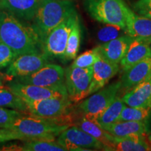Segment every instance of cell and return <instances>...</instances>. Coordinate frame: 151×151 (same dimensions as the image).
Masks as SVG:
<instances>
[{
  "mask_svg": "<svg viewBox=\"0 0 151 151\" xmlns=\"http://www.w3.org/2000/svg\"><path fill=\"white\" fill-rule=\"evenodd\" d=\"M28 113L32 116L49 119L60 124L73 125L76 118L70 112L72 102L69 96L52 97L35 101H25Z\"/></svg>",
  "mask_w": 151,
  "mask_h": 151,
  "instance_id": "cell-4",
  "label": "cell"
},
{
  "mask_svg": "<svg viewBox=\"0 0 151 151\" xmlns=\"http://www.w3.org/2000/svg\"><path fill=\"white\" fill-rule=\"evenodd\" d=\"M41 2V0H0V9L18 18L32 21Z\"/></svg>",
  "mask_w": 151,
  "mask_h": 151,
  "instance_id": "cell-16",
  "label": "cell"
},
{
  "mask_svg": "<svg viewBox=\"0 0 151 151\" xmlns=\"http://www.w3.org/2000/svg\"><path fill=\"white\" fill-rule=\"evenodd\" d=\"M0 86H3V76L0 73Z\"/></svg>",
  "mask_w": 151,
  "mask_h": 151,
  "instance_id": "cell-34",
  "label": "cell"
},
{
  "mask_svg": "<svg viewBox=\"0 0 151 151\" xmlns=\"http://www.w3.org/2000/svg\"><path fill=\"white\" fill-rule=\"evenodd\" d=\"M121 83L118 82L98 90L88 98L83 99L77 106V111L92 122H97L101 113L114 101L120 91Z\"/></svg>",
  "mask_w": 151,
  "mask_h": 151,
  "instance_id": "cell-6",
  "label": "cell"
},
{
  "mask_svg": "<svg viewBox=\"0 0 151 151\" xmlns=\"http://www.w3.org/2000/svg\"><path fill=\"white\" fill-rule=\"evenodd\" d=\"M150 48H151V43H150Z\"/></svg>",
  "mask_w": 151,
  "mask_h": 151,
  "instance_id": "cell-37",
  "label": "cell"
},
{
  "mask_svg": "<svg viewBox=\"0 0 151 151\" xmlns=\"http://www.w3.org/2000/svg\"><path fill=\"white\" fill-rule=\"evenodd\" d=\"M16 58L12 49L0 40V69L9 67Z\"/></svg>",
  "mask_w": 151,
  "mask_h": 151,
  "instance_id": "cell-31",
  "label": "cell"
},
{
  "mask_svg": "<svg viewBox=\"0 0 151 151\" xmlns=\"http://www.w3.org/2000/svg\"><path fill=\"white\" fill-rule=\"evenodd\" d=\"M122 98L117 96L114 101L97 119V123L106 131L112 125L118 121L122 109L125 106Z\"/></svg>",
  "mask_w": 151,
  "mask_h": 151,
  "instance_id": "cell-23",
  "label": "cell"
},
{
  "mask_svg": "<svg viewBox=\"0 0 151 151\" xmlns=\"http://www.w3.org/2000/svg\"><path fill=\"white\" fill-rule=\"evenodd\" d=\"M122 98L128 106L151 108V75L124 93Z\"/></svg>",
  "mask_w": 151,
  "mask_h": 151,
  "instance_id": "cell-19",
  "label": "cell"
},
{
  "mask_svg": "<svg viewBox=\"0 0 151 151\" xmlns=\"http://www.w3.org/2000/svg\"><path fill=\"white\" fill-rule=\"evenodd\" d=\"M113 137L118 138L130 136L148 135V126L147 122L143 121H118L106 129Z\"/></svg>",
  "mask_w": 151,
  "mask_h": 151,
  "instance_id": "cell-21",
  "label": "cell"
},
{
  "mask_svg": "<svg viewBox=\"0 0 151 151\" xmlns=\"http://www.w3.org/2000/svg\"><path fill=\"white\" fill-rule=\"evenodd\" d=\"M92 69L93 75L90 87V94L104 88L109 80L117 74L120 68L119 64L109 62L99 55L92 66Z\"/></svg>",
  "mask_w": 151,
  "mask_h": 151,
  "instance_id": "cell-13",
  "label": "cell"
},
{
  "mask_svg": "<svg viewBox=\"0 0 151 151\" xmlns=\"http://www.w3.org/2000/svg\"><path fill=\"white\" fill-rule=\"evenodd\" d=\"M0 40L12 49L17 57L43 52L42 43L33 27L23 24L17 17L1 9Z\"/></svg>",
  "mask_w": 151,
  "mask_h": 151,
  "instance_id": "cell-1",
  "label": "cell"
},
{
  "mask_svg": "<svg viewBox=\"0 0 151 151\" xmlns=\"http://www.w3.org/2000/svg\"><path fill=\"white\" fill-rule=\"evenodd\" d=\"M99 55V50L97 46L77 56L73 60V63L71 65L73 67L80 68L91 67L98 60Z\"/></svg>",
  "mask_w": 151,
  "mask_h": 151,
  "instance_id": "cell-29",
  "label": "cell"
},
{
  "mask_svg": "<svg viewBox=\"0 0 151 151\" xmlns=\"http://www.w3.org/2000/svg\"><path fill=\"white\" fill-rule=\"evenodd\" d=\"M7 88L24 101H35L52 97L68 96L67 93L60 90L21 83L15 81H10L7 85Z\"/></svg>",
  "mask_w": 151,
  "mask_h": 151,
  "instance_id": "cell-12",
  "label": "cell"
},
{
  "mask_svg": "<svg viewBox=\"0 0 151 151\" xmlns=\"http://www.w3.org/2000/svg\"><path fill=\"white\" fill-rule=\"evenodd\" d=\"M150 43L151 39H132L127 52L120 62L122 72H125L138 62L151 55Z\"/></svg>",
  "mask_w": 151,
  "mask_h": 151,
  "instance_id": "cell-14",
  "label": "cell"
},
{
  "mask_svg": "<svg viewBox=\"0 0 151 151\" xmlns=\"http://www.w3.org/2000/svg\"><path fill=\"white\" fill-rule=\"evenodd\" d=\"M48 63H50V60L43 52L21 55L7 67L6 74L14 78L25 76L38 71Z\"/></svg>",
  "mask_w": 151,
  "mask_h": 151,
  "instance_id": "cell-11",
  "label": "cell"
},
{
  "mask_svg": "<svg viewBox=\"0 0 151 151\" xmlns=\"http://www.w3.org/2000/svg\"><path fill=\"white\" fill-rule=\"evenodd\" d=\"M0 106L27 113L28 109L25 101L13 92L8 88L0 86Z\"/></svg>",
  "mask_w": 151,
  "mask_h": 151,
  "instance_id": "cell-24",
  "label": "cell"
},
{
  "mask_svg": "<svg viewBox=\"0 0 151 151\" xmlns=\"http://www.w3.org/2000/svg\"><path fill=\"white\" fill-rule=\"evenodd\" d=\"M93 69L70 65L65 69V84L68 96L72 103H78L90 95Z\"/></svg>",
  "mask_w": 151,
  "mask_h": 151,
  "instance_id": "cell-9",
  "label": "cell"
},
{
  "mask_svg": "<svg viewBox=\"0 0 151 151\" xmlns=\"http://www.w3.org/2000/svg\"><path fill=\"white\" fill-rule=\"evenodd\" d=\"M151 75V55L141 60L124 72L120 81L121 86L119 92L124 93L148 78Z\"/></svg>",
  "mask_w": 151,
  "mask_h": 151,
  "instance_id": "cell-15",
  "label": "cell"
},
{
  "mask_svg": "<svg viewBox=\"0 0 151 151\" xmlns=\"http://www.w3.org/2000/svg\"><path fill=\"white\" fill-rule=\"evenodd\" d=\"M21 115L22 113L18 111L0 106V128L9 129L14 120Z\"/></svg>",
  "mask_w": 151,
  "mask_h": 151,
  "instance_id": "cell-30",
  "label": "cell"
},
{
  "mask_svg": "<svg viewBox=\"0 0 151 151\" xmlns=\"http://www.w3.org/2000/svg\"><path fill=\"white\" fill-rule=\"evenodd\" d=\"M73 125L83 130L102 143L104 146V150H111L114 142V137L104 129L97 122L91 121L81 114L78 118H76Z\"/></svg>",
  "mask_w": 151,
  "mask_h": 151,
  "instance_id": "cell-20",
  "label": "cell"
},
{
  "mask_svg": "<svg viewBox=\"0 0 151 151\" xmlns=\"http://www.w3.org/2000/svg\"><path fill=\"white\" fill-rule=\"evenodd\" d=\"M16 150L22 151H65L57 140L24 141L22 146H16Z\"/></svg>",
  "mask_w": 151,
  "mask_h": 151,
  "instance_id": "cell-26",
  "label": "cell"
},
{
  "mask_svg": "<svg viewBox=\"0 0 151 151\" xmlns=\"http://www.w3.org/2000/svg\"><path fill=\"white\" fill-rule=\"evenodd\" d=\"M81 28L79 19L71 29L69 39H68L67 47L64 55L63 60L65 61L74 60L77 57L81 45Z\"/></svg>",
  "mask_w": 151,
  "mask_h": 151,
  "instance_id": "cell-25",
  "label": "cell"
},
{
  "mask_svg": "<svg viewBox=\"0 0 151 151\" xmlns=\"http://www.w3.org/2000/svg\"><path fill=\"white\" fill-rule=\"evenodd\" d=\"M132 39V37L126 35L99 44L97 48L100 55L109 62L120 64L129 48Z\"/></svg>",
  "mask_w": 151,
  "mask_h": 151,
  "instance_id": "cell-18",
  "label": "cell"
},
{
  "mask_svg": "<svg viewBox=\"0 0 151 151\" xmlns=\"http://www.w3.org/2000/svg\"><path fill=\"white\" fill-rule=\"evenodd\" d=\"M147 139H148V141L150 143V144H151V133H150L148 135V138H147Z\"/></svg>",
  "mask_w": 151,
  "mask_h": 151,
  "instance_id": "cell-36",
  "label": "cell"
},
{
  "mask_svg": "<svg viewBox=\"0 0 151 151\" xmlns=\"http://www.w3.org/2000/svg\"><path fill=\"white\" fill-rule=\"evenodd\" d=\"M151 116V108L124 106L118 121L147 122Z\"/></svg>",
  "mask_w": 151,
  "mask_h": 151,
  "instance_id": "cell-27",
  "label": "cell"
},
{
  "mask_svg": "<svg viewBox=\"0 0 151 151\" xmlns=\"http://www.w3.org/2000/svg\"><path fill=\"white\" fill-rule=\"evenodd\" d=\"M104 24V27L98 30L97 33V39L100 42V44L127 35L126 29L120 26L112 24Z\"/></svg>",
  "mask_w": 151,
  "mask_h": 151,
  "instance_id": "cell-28",
  "label": "cell"
},
{
  "mask_svg": "<svg viewBox=\"0 0 151 151\" xmlns=\"http://www.w3.org/2000/svg\"><path fill=\"white\" fill-rule=\"evenodd\" d=\"M14 81L21 83L58 89L67 93L65 69L55 64H47L35 72L25 76L17 77Z\"/></svg>",
  "mask_w": 151,
  "mask_h": 151,
  "instance_id": "cell-8",
  "label": "cell"
},
{
  "mask_svg": "<svg viewBox=\"0 0 151 151\" xmlns=\"http://www.w3.org/2000/svg\"><path fill=\"white\" fill-rule=\"evenodd\" d=\"M125 23L126 32L130 37L151 39V19L136 14L127 6L125 8Z\"/></svg>",
  "mask_w": 151,
  "mask_h": 151,
  "instance_id": "cell-17",
  "label": "cell"
},
{
  "mask_svg": "<svg viewBox=\"0 0 151 151\" xmlns=\"http://www.w3.org/2000/svg\"><path fill=\"white\" fill-rule=\"evenodd\" d=\"M84 5L94 20L103 24H116L126 28L127 4L123 0H84Z\"/></svg>",
  "mask_w": 151,
  "mask_h": 151,
  "instance_id": "cell-5",
  "label": "cell"
},
{
  "mask_svg": "<svg viewBox=\"0 0 151 151\" xmlns=\"http://www.w3.org/2000/svg\"><path fill=\"white\" fill-rule=\"evenodd\" d=\"M151 150L150 143L146 137L140 135L118 138L114 137L111 150L113 151H148Z\"/></svg>",
  "mask_w": 151,
  "mask_h": 151,
  "instance_id": "cell-22",
  "label": "cell"
},
{
  "mask_svg": "<svg viewBox=\"0 0 151 151\" xmlns=\"http://www.w3.org/2000/svg\"><path fill=\"white\" fill-rule=\"evenodd\" d=\"M70 126L32 115H21L14 120L9 129L22 134L25 141L55 140L56 137Z\"/></svg>",
  "mask_w": 151,
  "mask_h": 151,
  "instance_id": "cell-3",
  "label": "cell"
},
{
  "mask_svg": "<svg viewBox=\"0 0 151 151\" xmlns=\"http://www.w3.org/2000/svg\"><path fill=\"white\" fill-rule=\"evenodd\" d=\"M142 15L143 16H145L148 17V18L151 19V13H145V14H143Z\"/></svg>",
  "mask_w": 151,
  "mask_h": 151,
  "instance_id": "cell-35",
  "label": "cell"
},
{
  "mask_svg": "<svg viewBox=\"0 0 151 151\" xmlns=\"http://www.w3.org/2000/svg\"><path fill=\"white\" fill-rule=\"evenodd\" d=\"M57 141L66 150H104L102 143L74 125L62 132Z\"/></svg>",
  "mask_w": 151,
  "mask_h": 151,
  "instance_id": "cell-10",
  "label": "cell"
},
{
  "mask_svg": "<svg viewBox=\"0 0 151 151\" xmlns=\"http://www.w3.org/2000/svg\"><path fill=\"white\" fill-rule=\"evenodd\" d=\"M134 9L140 15L151 13V0H138L134 4Z\"/></svg>",
  "mask_w": 151,
  "mask_h": 151,
  "instance_id": "cell-33",
  "label": "cell"
},
{
  "mask_svg": "<svg viewBox=\"0 0 151 151\" xmlns=\"http://www.w3.org/2000/svg\"><path fill=\"white\" fill-rule=\"evenodd\" d=\"M78 20L76 11L62 21L50 32L43 44V53L49 58L63 60L69 35L76 22Z\"/></svg>",
  "mask_w": 151,
  "mask_h": 151,
  "instance_id": "cell-7",
  "label": "cell"
},
{
  "mask_svg": "<svg viewBox=\"0 0 151 151\" xmlns=\"http://www.w3.org/2000/svg\"><path fill=\"white\" fill-rule=\"evenodd\" d=\"M75 11L71 0H41L32 27L37 34L42 46L50 32Z\"/></svg>",
  "mask_w": 151,
  "mask_h": 151,
  "instance_id": "cell-2",
  "label": "cell"
},
{
  "mask_svg": "<svg viewBox=\"0 0 151 151\" xmlns=\"http://www.w3.org/2000/svg\"><path fill=\"white\" fill-rule=\"evenodd\" d=\"M14 140L25 141L22 134L14 130L6 128H0V143H4Z\"/></svg>",
  "mask_w": 151,
  "mask_h": 151,
  "instance_id": "cell-32",
  "label": "cell"
}]
</instances>
